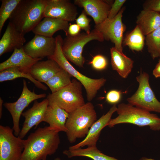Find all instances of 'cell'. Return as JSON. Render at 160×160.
I'll list each match as a JSON object with an SVG mask.
<instances>
[{
    "label": "cell",
    "instance_id": "obj_1",
    "mask_svg": "<svg viewBox=\"0 0 160 160\" xmlns=\"http://www.w3.org/2000/svg\"><path fill=\"white\" fill-rule=\"evenodd\" d=\"M59 132L46 126L31 133L25 140L20 160H45L54 154L60 143Z\"/></svg>",
    "mask_w": 160,
    "mask_h": 160
},
{
    "label": "cell",
    "instance_id": "obj_2",
    "mask_svg": "<svg viewBox=\"0 0 160 160\" xmlns=\"http://www.w3.org/2000/svg\"><path fill=\"white\" fill-rule=\"evenodd\" d=\"M47 0H20L9 20L17 31L25 34L32 31L44 18Z\"/></svg>",
    "mask_w": 160,
    "mask_h": 160
},
{
    "label": "cell",
    "instance_id": "obj_3",
    "mask_svg": "<svg viewBox=\"0 0 160 160\" xmlns=\"http://www.w3.org/2000/svg\"><path fill=\"white\" fill-rule=\"evenodd\" d=\"M65 123L68 140L71 143L76 139L85 137L93 123L97 120V115L90 102L69 113Z\"/></svg>",
    "mask_w": 160,
    "mask_h": 160
},
{
    "label": "cell",
    "instance_id": "obj_4",
    "mask_svg": "<svg viewBox=\"0 0 160 160\" xmlns=\"http://www.w3.org/2000/svg\"><path fill=\"white\" fill-rule=\"evenodd\" d=\"M56 47L54 54L48 58L52 60L71 76L79 81L86 90L87 99L91 101L96 96L98 90L105 84L106 80L104 78L94 79L83 74L76 69L65 56L62 49L63 39L60 35L55 38Z\"/></svg>",
    "mask_w": 160,
    "mask_h": 160
},
{
    "label": "cell",
    "instance_id": "obj_5",
    "mask_svg": "<svg viewBox=\"0 0 160 160\" xmlns=\"http://www.w3.org/2000/svg\"><path fill=\"white\" fill-rule=\"evenodd\" d=\"M117 108L118 116L111 119L108 126L109 127L120 124L129 123L139 127L149 126L153 131L160 130V118L156 114L129 103L119 104Z\"/></svg>",
    "mask_w": 160,
    "mask_h": 160
},
{
    "label": "cell",
    "instance_id": "obj_6",
    "mask_svg": "<svg viewBox=\"0 0 160 160\" xmlns=\"http://www.w3.org/2000/svg\"><path fill=\"white\" fill-rule=\"evenodd\" d=\"M63 39L62 49L66 58L76 66L83 67L85 62L82 55L84 47L90 41L95 40L102 42L104 40L101 34L94 29L89 34L83 32L75 36L69 35Z\"/></svg>",
    "mask_w": 160,
    "mask_h": 160
},
{
    "label": "cell",
    "instance_id": "obj_7",
    "mask_svg": "<svg viewBox=\"0 0 160 160\" xmlns=\"http://www.w3.org/2000/svg\"><path fill=\"white\" fill-rule=\"evenodd\" d=\"M83 85L75 79L68 85L47 97L49 102L56 104L69 113L85 103L82 92Z\"/></svg>",
    "mask_w": 160,
    "mask_h": 160
},
{
    "label": "cell",
    "instance_id": "obj_8",
    "mask_svg": "<svg viewBox=\"0 0 160 160\" xmlns=\"http://www.w3.org/2000/svg\"><path fill=\"white\" fill-rule=\"evenodd\" d=\"M149 75L145 72H140L136 77L139 83L135 93L127 99L128 103L149 112L160 113V102L156 97L149 83Z\"/></svg>",
    "mask_w": 160,
    "mask_h": 160
},
{
    "label": "cell",
    "instance_id": "obj_9",
    "mask_svg": "<svg viewBox=\"0 0 160 160\" xmlns=\"http://www.w3.org/2000/svg\"><path fill=\"white\" fill-rule=\"evenodd\" d=\"M25 140L15 135L12 128L0 125V160H20Z\"/></svg>",
    "mask_w": 160,
    "mask_h": 160
},
{
    "label": "cell",
    "instance_id": "obj_10",
    "mask_svg": "<svg viewBox=\"0 0 160 160\" xmlns=\"http://www.w3.org/2000/svg\"><path fill=\"white\" fill-rule=\"evenodd\" d=\"M125 9V7H122L114 18L111 19L107 18L101 23L95 25L94 28L101 34L104 40H110L114 44L116 49L121 52H123V33L126 29V26L122 21Z\"/></svg>",
    "mask_w": 160,
    "mask_h": 160
},
{
    "label": "cell",
    "instance_id": "obj_11",
    "mask_svg": "<svg viewBox=\"0 0 160 160\" xmlns=\"http://www.w3.org/2000/svg\"><path fill=\"white\" fill-rule=\"evenodd\" d=\"M23 82L22 91L18 100L14 102H6L3 104L12 116L13 124L12 129L16 136H19L21 130L19 121L23 111L33 101L46 97L45 93L37 94L34 91H31L28 88L25 80H23Z\"/></svg>",
    "mask_w": 160,
    "mask_h": 160
},
{
    "label": "cell",
    "instance_id": "obj_12",
    "mask_svg": "<svg viewBox=\"0 0 160 160\" xmlns=\"http://www.w3.org/2000/svg\"><path fill=\"white\" fill-rule=\"evenodd\" d=\"M56 47L55 38L35 34L23 47L25 52L33 58H42L52 56Z\"/></svg>",
    "mask_w": 160,
    "mask_h": 160
},
{
    "label": "cell",
    "instance_id": "obj_13",
    "mask_svg": "<svg viewBox=\"0 0 160 160\" xmlns=\"http://www.w3.org/2000/svg\"><path fill=\"white\" fill-rule=\"evenodd\" d=\"M78 14L76 5L69 0H47L44 17L67 21L76 20Z\"/></svg>",
    "mask_w": 160,
    "mask_h": 160
},
{
    "label": "cell",
    "instance_id": "obj_14",
    "mask_svg": "<svg viewBox=\"0 0 160 160\" xmlns=\"http://www.w3.org/2000/svg\"><path fill=\"white\" fill-rule=\"evenodd\" d=\"M49 103L47 98L39 102L36 100L32 107L23 112L21 115L24 117L25 120L18 136L20 138H23L33 127H36L43 121Z\"/></svg>",
    "mask_w": 160,
    "mask_h": 160
},
{
    "label": "cell",
    "instance_id": "obj_15",
    "mask_svg": "<svg viewBox=\"0 0 160 160\" xmlns=\"http://www.w3.org/2000/svg\"><path fill=\"white\" fill-rule=\"evenodd\" d=\"M110 1L102 0H75L74 4L83 8L87 15L93 19L95 25L108 18L112 4Z\"/></svg>",
    "mask_w": 160,
    "mask_h": 160
},
{
    "label": "cell",
    "instance_id": "obj_16",
    "mask_svg": "<svg viewBox=\"0 0 160 160\" xmlns=\"http://www.w3.org/2000/svg\"><path fill=\"white\" fill-rule=\"evenodd\" d=\"M117 109L116 104L113 105L105 114L103 115L93 123L84 140L75 145L70 146L68 149H75L85 146H96L101 131L104 127L108 126L112 115L117 111Z\"/></svg>",
    "mask_w": 160,
    "mask_h": 160
},
{
    "label": "cell",
    "instance_id": "obj_17",
    "mask_svg": "<svg viewBox=\"0 0 160 160\" xmlns=\"http://www.w3.org/2000/svg\"><path fill=\"white\" fill-rule=\"evenodd\" d=\"M42 59L31 57L25 52L23 47L16 49L9 58L0 63V71L10 68L17 67L24 72L30 73L32 65Z\"/></svg>",
    "mask_w": 160,
    "mask_h": 160
},
{
    "label": "cell",
    "instance_id": "obj_18",
    "mask_svg": "<svg viewBox=\"0 0 160 160\" xmlns=\"http://www.w3.org/2000/svg\"><path fill=\"white\" fill-rule=\"evenodd\" d=\"M24 35L16 30L9 22L0 40V56L23 47L26 41Z\"/></svg>",
    "mask_w": 160,
    "mask_h": 160
},
{
    "label": "cell",
    "instance_id": "obj_19",
    "mask_svg": "<svg viewBox=\"0 0 160 160\" xmlns=\"http://www.w3.org/2000/svg\"><path fill=\"white\" fill-rule=\"evenodd\" d=\"M69 113L56 104L49 102L46 109L43 121L49 124L51 129L59 132L67 131L65 123Z\"/></svg>",
    "mask_w": 160,
    "mask_h": 160
},
{
    "label": "cell",
    "instance_id": "obj_20",
    "mask_svg": "<svg viewBox=\"0 0 160 160\" xmlns=\"http://www.w3.org/2000/svg\"><path fill=\"white\" fill-rule=\"evenodd\" d=\"M68 22L57 18L44 17L32 31L35 34L51 37L57 31L63 30L67 36L69 25Z\"/></svg>",
    "mask_w": 160,
    "mask_h": 160
},
{
    "label": "cell",
    "instance_id": "obj_21",
    "mask_svg": "<svg viewBox=\"0 0 160 160\" xmlns=\"http://www.w3.org/2000/svg\"><path fill=\"white\" fill-rule=\"evenodd\" d=\"M62 68L54 60L39 61L31 67L30 73L35 79L45 83Z\"/></svg>",
    "mask_w": 160,
    "mask_h": 160
},
{
    "label": "cell",
    "instance_id": "obj_22",
    "mask_svg": "<svg viewBox=\"0 0 160 160\" xmlns=\"http://www.w3.org/2000/svg\"><path fill=\"white\" fill-rule=\"evenodd\" d=\"M110 53L112 69L116 71L122 78H126L131 71L133 61L114 47L110 49Z\"/></svg>",
    "mask_w": 160,
    "mask_h": 160
},
{
    "label": "cell",
    "instance_id": "obj_23",
    "mask_svg": "<svg viewBox=\"0 0 160 160\" xmlns=\"http://www.w3.org/2000/svg\"><path fill=\"white\" fill-rule=\"evenodd\" d=\"M136 23L146 36L160 27V13L143 9L137 16Z\"/></svg>",
    "mask_w": 160,
    "mask_h": 160
},
{
    "label": "cell",
    "instance_id": "obj_24",
    "mask_svg": "<svg viewBox=\"0 0 160 160\" xmlns=\"http://www.w3.org/2000/svg\"><path fill=\"white\" fill-rule=\"evenodd\" d=\"M63 153L69 158L76 156H84L93 160H120L106 155L99 150L97 146H89L85 148H79L73 150H66Z\"/></svg>",
    "mask_w": 160,
    "mask_h": 160
},
{
    "label": "cell",
    "instance_id": "obj_25",
    "mask_svg": "<svg viewBox=\"0 0 160 160\" xmlns=\"http://www.w3.org/2000/svg\"><path fill=\"white\" fill-rule=\"evenodd\" d=\"M18 78L28 79L39 89L44 90L47 89L46 86L33 78L30 73L24 72L18 68H10L0 71L1 82L14 80Z\"/></svg>",
    "mask_w": 160,
    "mask_h": 160
},
{
    "label": "cell",
    "instance_id": "obj_26",
    "mask_svg": "<svg viewBox=\"0 0 160 160\" xmlns=\"http://www.w3.org/2000/svg\"><path fill=\"white\" fill-rule=\"evenodd\" d=\"M139 26L135 28L123 38L122 44L132 51H141L144 47L145 37Z\"/></svg>",
    "mask_w": 160,
    "mask_h": 160
},
{
    "label": "cell",
    "instance_id": "obj_27",
    "mask_svg": "<svg viewBox=\"0 0 160 160\" xmlns=\"http://www.w3.org/2000/svg\"><path fill=\"white\" fill-rule=\"evenodd\" d=\"M72 77L68 72L62 68L45 84L53 93L69 85L71 82Z\"/></svg>",
    "mask_w": 160,
    "mask_h": 160
},
{
    "label": "cell",
    "instance_id": "obj_28",
    "mask_svg": "<svg viewBox=\"0 0 160 160\" xmlns=\"http://www.w3.org/2000/svg\"><path fill=\"white\" fill-rule=\"evenodd\" d=\"M146 36V44L152 58L160 57V27Z\"/></svg>",
    "mask_w": 160,
    "mask_h": 160
},
{
    "label": "cell",
    "instance_id": "obj_29",
    "mask_svg": "<svg viewBox=\"0 0 160 160\" xmlns=\"http://www.w3.org/2000/svg\"><path fill=\"white\" fill-rule=\"evenodd\" d=\"M20 0H1L0 8V33L4 24Z\"/></svg>",
    "mask_w": 160,
    "mask_h": 160
},
{
    "label": "cell",
    "instance_id": "obj_30",
    "mask_svg": "<svg viewBox=\"0 0 160 160\" xmlns=\"http://www.w3.org/2000/svg\"><path fill=\"white\" fill-rule=\"evenodd\" d=\"M87 14L83 9L81 14L76 18V24L80 27L81 29L84 30L87 34H89L91 31L90 23L91 20L87 17Z\"/></svg>",
    "mask_w": 160,
    "mask_h": 160
},
{
    "label": "cell",
    "instance_id": "obj_31",
    "mask_svg": "<svg viewBox=\"0 0 160 160\" xmlns=\"http://www.w3.org/2000/svg\"><path fill=\"white\" fill-rule=\"evenodd\" d=\"M89 63L94 69L97 71L104 70L106 68L108 65L106 58L101 55H95Z\"/></svg>",
    "mask_w": 160,
    "mask_h": 160
},
{
    "label": "cell",
    "instance_id": "obj_32",
    "mask_svg": "<svg viewBox=\"0 0 160 160\" xmlns=\"http://www.w3.org/2000/svg\"><path fill=\"white\" fill-rule=\"evenodd\" d=\"M126 1V0H115L111 6L108 18L111 19L114 18L121 10Z\"/></svg>",
    "mask_w": 160,
    "mask_h": 160
},
{
    "label": "cell",
    "instance_id": "obj_33",
    "mask_svg": "<svg viewBox=\"0 0 160 160\" xmlns=\"http://www.w3.org/2000/svg\"><path fill=\"white\" fill-rule=\"evenodd\" d=\"M121 97V92L120 91L112 90L109 91L106 95V101L109 103L116 104L120 100Z\"/></svg>",
    "mask_w": 160,
    "mask_h": 160
},
{
    "label": "cell",
    "instance_id": "obj_34",
    "mask_svg": "<svg viewBox=\"0 0 160 160\" xmlns=\"http://www.w3.org/2000/svg\"><path fill=\"white\" fill-rule=\"evenodd\" d=\"M143 9L160 12V0H147L143 5Z\"/></svg>",
    "mask_w": 160,
    "mask_h": 160
},
{
    "label": "cell",
    "instance_id": "obj_35",
    "mask_svg": "<svg viewBox=\"0 0 160 160\" xmlns=\"http://www.w3.org/2000/svg\"><path fill=\"white\" fill-rule=\"evenodd\" d=\"M81 29L80 26L77 24L69 23L68 35L71 36L77 35L80 33Z\"/></svg>",
    "mask_w": 160,
    "mask_h": 160
},
{
    "label": "cell",
    "instance_id": "obj_36",
    "mask_svg": "<svg viewBox=\"0 0 160 160\" xmlns=\"http://www.w3.org/2000/svg\"><path fill=\"white\" fill-rule=\"evenodd\" d=\"M153 74L156 78L160 77V60H159L153 71Z\"/></svg>",
    "mask_w": 160,
    "mask_h": 160
},
{
    "label": "cell",
    "instance_id": "obj_37",
    "mask_svg": "<svg viewBox=\"0 0 160 160\" xmlns=\"http://www.w3.org/2000/svg\"><path fill=\"white\" fill-rule=\"evenodd\" d=\"M3 103V101L1 98H0V118L1 119L2 116V105Z\"/></svg>",
    "mask_w": 160,
    "mask_h": 160
},
{
    "label": "cell",
    "instance_id": "obj_38",
    "mask_svg": "<svg viewBox=\"0 0 160 160\" xmlns=\"http://www.w3.org/2000/svg\"><path fill=\"white\" fill-rule=\"evenodd\" d=\"M139 160H155L154 159H151V158H148L145 157H142Z\"/></svg>",
    "mask_w": 160,
    "mask_h": 160
},
{
    "label": "cell",
    "instance_id": "obj_39",
    "mask_svg": "<svg viewBox=\"0 0 160 160\" xmlns=\"http://www.w3.org/2000/svg\"><path fill=\"white\" fill-rule=\"evenodd\" d=\"M54 160H61V159L59 157H57L55 158Z\"/></svg>",
    "mask_w": 160,
    "mask_h": 160
},
{
    "label": "cell",
    "instance_id": "obj_40",
    "mask_svg": "<svg viewBox=\"0 0 160 160\" xmlns=\"http://www.w3.org/2000/svg\"><path fill=\"white\" fill-rule=\"evenodd\" d=\"M159 60H160V59H159Z\"/></svg>",
    "mask_w": 160,
    "mask_h": 160
},
{
    "label": "cell",
    "instance_id": "obj_41",
    "mask_svg": "<svg viewBox=\"0 0 160 160\" xmlns=\"http://www.w3.org/2000/svg\"></svg>",
    "mask_w": 160,
    "mask_h": 160
}]
</instances>
